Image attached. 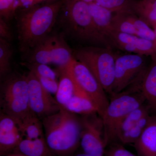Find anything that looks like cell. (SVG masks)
I'll list each match as a JSON object with an SVG mask.
<instances>
[{
  "label": "cell",
  "instance_id": "obj_1",
  "mask_svg": "<svg viewBox=\"0 0 156 156\" xmlns=\"http://www.w3.org/2000/svg\"><path fill=\"white\" fill-rule=\"evenodd\" d=\"M62 0L20 9L17 17L19 48L26 55L50 35L60 13Z\"/></svg>",
  "mask_w": 156,
  "mask_h": 156
},
{
  "label": "cell",
  "instance_id": "obj_2",
  "mask_svg": "<svg viewBox=\"0 0 156 156\" xmlns=\"http://www.w3.org/2000/svg\"><path fill=\"white\" fill-rule=\"evenodd\" d=\"M45 140L55 156H71L80 143V116L61 106L60 110L42 120Z\"/></svg>",
  "mask_w": 156,
  "mask_h": 156
},
{
  "label": "cell",
  "instance_id": "obj_3",
  "mask_svg": "<svg viewBox=\"0 0 156 156\" xmlns=\"http://www.w3.org/2000/svg\"><path fill=\"white\" fill-rule=\"evenodd\" d=\"M60 11L70 32L79 41L90 46L111 48L108 40L95 25L89 4L80 0L62 2Z\"/></svg>",
  "mask_w": 156,
  "mask_h": 156
},
{
  "label": "cell",
  "instance_id": "obj_4",
  "mask_svg": "<svg viewBox=\"0 0 156 156\" xmlns=\"http://www.w3.org/2000/svg\"><path fill=\"white\" fill-rule=\"evenodd\" d=\"M73 55L89 69L106 93L112 95L115 74V55L112 49L87 46L76 49Z\"/></svg>",
  "mask_w": 156,
  "mask_h": 156
},
{
  "label": "cell",
  "instance_id": "obj_5",
  "mask_svg": "<svg viewBox=\"0 0 156 156\" xmlns=\"http://www.w3.org/2000/svg\"><path fill=\"white\" fill-rule=\"evenodd\" d=\"M1 112L14 119L17 124L34 113L29 104L26 76L14 73L2 84L0 92Z\"/></svg>",
  "mask_w": 156,
  "mask_h": 156
},
{
  "label": "cell",
  "instance_id": "obj_6",
  "mask_svg": "<svg viewBox=\"0 0 156 156\" xmlns=\"http://www.w3.org/2000/svg\"><path fill=\"white\" fill-rule=\"evenodd\" d=\"M102 119L107 144L116 140L118 128L128 114L145 103L139 91L134 88L112 95Z\"/></svg>",
  "mask_w": 156,
  "mask_h": 156
},
{
  "label": "cell",
  "instance_id": "obj_7",
  "mask_svg": "<svg viewBox=\"0 0 156 156\" xmlns=\"http://www.w3.org/2000/svg\"><path fill=\"white\" fill-rule=\"evenodd\" d=\"M80 146L83 152L92 156H104L107 144L103 120L97 112L80 116Z\"/></svg>",
  "mask_w": 156,
  "mask_h": 156
},
{
  "label": "cell",
  "instance_id": "obj_8",
  "mask_svg": "<svg viewBox=\"0 0 156 156\" xmlns=\"http://www.w3.org/2000/svg\"><path fill=\"white\" fill-rule=\"evenodd\" d=\"M115 81L113 94L129 87L146 67V56L134 53H115Z\"/></svg>",
  "mask_w": 156,
  "mask_h": 156
},
{
  "label": "cell",
  "instance_id": "obj_9",
  "mask_svg": "<svg viewBox=\"0 0 156 156\" xmlns=\"http://www.w3.org/2000/svg\"><path fill=\"white\" fill-rule=\"evenodd\" d=\"M70 65L78 84L94 104L98 113L102 118L109 101L106 92L85 65L74 58Z\"/></svg>",
  "mask_w": 156,
  "mask_h": 156
},
{
  "label": "cell",
  "instance_id": "obj_10",
  "mask_svg": "<svg viewBox=\"0 0 156 156\" xmlns=\"http://www.w3.org/2000/svg\"><path fill=\"white\" fill-rule=\"evenodd\" d=\"M28 84L29 104L31 111L41 120L58 112L61 105L44 88L33 73L26 75Z\"/></svg>",
  "mask_w": 156,
  "mask_h": 156
},
{
  "label": "cell",
  "instance_id": "obj_11",
  "mask_svg": "<svg viewBox=\"0 0 156 156\" xmlns=\"http://www.w3.org/2000/svg\"><path fill=\"white\" fill-rule=\"evenodd\" d=\"M112 48L143 56L156 55V42L140 37L112 31L107 37Z\"/></svg>",
  "mask_w": 156,
  "mask_h": 156
},
{
  "label": "cell",
  "instance_id": "obj_12",
  "mask_svg": "<svg viewBox=\"0 0 156 156\" xmlns=\"http://www.w3.org/2000/svg\"><path fill=\"white\" fill-rule=\"evenodd\" d=\"M112 28L113 31L156 42L154 30L134 13H114Z\"/></svg>",
  "mask_w": 156,
  "mask_h": 156
},
{
  "label": "cell",
  "instance_id": "obj_13",
  "mask_svg": "<svg viewBox=\"0 0 156 156\" xmlns=\"http://www.w3.org/2000/svg\"><path fill=\"white\" fill-rule=\"evenodd\" d=\"M151 56L148 66L130 86L139 90L151 111L156 114V55Z\"/></svg>",
  "mask_w": 156,
  "mask_h": 156
},
{
  "label": "cell",
  "instance_id": "obj_14",
  "mask_svg": "<svg viewBox=\"0 0 156 156\" xmlns=\"http://www.w3.org/2000/svg\"><path fill=\"white\" fill-rule=\"evenodd\" d=\"M23 135L16 121L8 115L0 113V154L7 156L16 148Z\"/></svg>",
  "mask_w": 156,
  "mask_h": 156
},
{
  "label": "cell",
  "instance_id": "obj_15",
  "mask_svg": "<svg viewBox=\"0 0 156 156\" xmlns=\"http://www.w3.org/2000/svg\"><path fill=\"white\" fill-rule=\"evenodd\" d=\"M70 65L66 67L58 68L56 72L59 80L55 98L63 107L66 105L74 95H81L88 98L76 81Z\"/></svg>",
  "mask_w": 156,
  "mask_h": 156
},
{
  "label": "cell",
  "instance_id": "obj_16",
  "mask_svg": "<svg viewBox=\"0 0 156 156\" xmlns=\"http://www.w3.org/2000/svg\"><path fill=\"white\" fill-rule=\"evenodd\" d=\"M134 145L139 156H156V114L151 115L144 131Z\"/></svg>",
  "mask_w": 156,
  "mask_h": 156
},
{
  "label": "cell",
  "instance_id": "obj_17",
  "mask_svg": "<svg viewBox=\"0 0 156 156\" xmlns=\"http://www.w3.org/2000/svg\"><path fill=\"white\" fill-rule=\"evenodd\" d=\"M50 56L52 64L58 68L64 67L70 64L73 55L63 37L61 35H51Z\"/></svg>",
  "mask_w": 156,
  "mask_h": 156
},
{
  "label": "cell",
  "instance_id": "obj_18",
  "mask_svg": "<svg viewBox=\"0 0 156 156\" xmlns=\"http://www.w3.org/2000/svg\"><path fill=\"white\" fill-rule=\"evenodd\" d=\"M89 8L91 17L96 27L107 39L109 34L113 31L112 20L114 13L95 2L89 3Z\"/></svg>",
  "mask_w": 156,
  "mask_h": 156
},
{
  "label": "cell",
  "instance_id": "obj_19",
  "mask_svg": "<svg viewBox=\"0 0 156 156\" xmlns=\"http://www.w3.org/2000/svg\"><path fill=\"white\" fill-rule=\"evenodd\" d=\"M13 152L27 156H55L48 147L44 136L34 140L23 138Z\"/></svg>",
  "mask_w": 156,
  "mask_h": 156
},
{
  "label": "cell",
  "instance_id": "obj_20",
  "mask_svg": "<svg viewBox=\"0 0 156 156\" xmlns=\"http://www.w3.org/2000/svg\"><path fill=\"white\" fill-rule=\"evenodd\" d=\"M23 136L34 140L44 136L41 120L34 113L31 114L18 124Z\"/></svg>",
  "mask_w": 156,
  "mask_h": 156
},
{
  "label": "cell",
  "instance_id": "obj_21",
  "mask_svg": "<svg viewBox=\"0 0 156 156\" xmlns=\"http://www.w3.org/2000/svg\"><path fill=\"white\" fill-rule=\"evenodd\" d=\"M134 11L153 29L156 28V0L136 1Z\"/></svg>",
  "mask_w": 156,
  "mask_h": 156
},
{
  "label": "cell",
  "instance_id": "obj_22",
  "mask_svg": "<svg viewBox=\"0 0 156 156\" xmlns=\"http://www.w3.org/2000/svg\"><path fill=\"white\" fill-rule=\"evenodd\" d=\"M65 108L73 113L80 115L97 112V109L89 98L74 95Z\"/></svg>",
  "mask_w": 156,
  "mask_h": 156
},
{
  "label": "cell",
  "instance_id": "obj_23",
  "mask_svg": "<svg viewBox=\"0 0 156 156\" xmlns=\"http://www.w3.org/2000/svg\"><path fill=\"white\" fill-rule=\"evenodd\" d=\"M151 112L147 105L144 103L128 114L119 126L117 132L116 140L130 130L144 116Z\"/></svg>",
  "mask_w": 156,
  "mask_h": 156
},
{
  "label": "cell",
  "instance_id": "obj_24",
  "mask_svg": "<svg viewBox=\"0 0 156 156\" xmlns=\"http://www.w3.org/2000/svg\"><path fill=\"white\" fill-rule=\"evenodd\" d=\"M151 115L150 112L144 116L130 130L120 136L118 140L123 144H134L144 131Z\"/></svg>",
  "mask_w": 156,
  "mask_h": 156
},
{
  "label": "cell",
  "instance_id": "obj_25",
  "mask_svg": "<svg viewBox=\"0 0 156 156\" xmlns=\"http://www.w3.org/2000/svg\"><path fill=\"white\" fill-rule=\"evenodd\" d=\"M136 1V0H95L94 2L113 13H134V7Z\"/></svg>",
  "mask_w": 156,
  "mask_h": 156
},
{
  "label": "cell",
  "instance_id": "obj_26",
  "mask_svg": "<svg viewBox=\"0 0 156 156\" xmlns=\"http://www.w3.org/2000/svg\"><path fill=\"white\" fill-rule=\"evenodd\" d=\"M13 51L9 41L0 38V76L7 75L11 69Z\"/></svg>",
  "mask_w": 156,
  "mask_h": 156
},
{
  "label": "cell",
  "instance_id": "obj_27",
  "mask_svg": "<svg viewBox=\"0 0 156 156\" xmlns=\"http://www.w3.org/2000/svg\"><path fill=\"white\" fill-rule=\"evenodd\" d=\"M23 64L29 70V71L33 73L36 76L57 80L58 74L56 72L54 71L49 67L48 65L27 62H25Z\"/></svg>",
  "mask_w": 156,
  "mask_h": 156
},
{
  "label": "cell",
  "instance_id": "obj_28",
  "mask_svg": "<svg viewBox=\"0 0 156 156\" xmlns=\"http://www.w3.org/2000/svg\"><path fill=\"white\" fill-rule=\"evenodd\" d=\"M19 0H0V17L7 21L16 15L19 9Z\"/></svg>",
  "mask_w": 156,
  "mask_h": 156
},
{
  "label": "cell",
  "instance_id": "obj_29",
  "mask_svg": "<svg viewBox=\"0 0 156 156\" xmlns=\"http://www.w3.org/2000/svg\"><path fill=\"white\" fill-rule=\"evenodd\" d=\"M36 77L41 84L42 87L48 92L51 95H56L58 89V82L57 80H52L48 78L38 76H36Z\"/></svg>",
  "mask_w": 156,
  "mask_h": 156
},
{
  "label": "cell",
  "instance_id": "obj_30",
  "mask_svg": "<svg viewBox=\"0 0 156 156\" xmlns=\"http://www.w3.org/2000/svg\"><path fill=\"white\" fill-rule=\"evenodd\" d=\"M106 156H136L129 151L121 144H117L112 146L105 151Z\"/></svg>",
  "mask_w": 156,
  "mask_h": 156
},
{
  "label": "cell",
  "instance_id": "obj_31",
  "mask_svg": "<svg viewBox=\"0 0 156 156\" xmlns=\"http://www.w3.org/2000/svg\"><path fill=\"white\" fill-rule=\"evenodd\" d=\"M58 1L59 0H19V9L18 10L48 5L56 2Z\"/></svg>",
  "mask_w": 156,
  "mask_h": 156
},
{
  "label": "cell",
  "instance_id": "obj_32",
  "mask_svg": "<svg viewBox=\"0 0 156 156\" xmlns=\"http://www.w3.org/2000/svg\"><path fill=\"white\" fill-rule=\"evenodd\" d=\"M8 21L0 17V38L10 41L12 39V34Z\"/></svg>",
  "mask_w": 156,
  "mask_h": 156
},
{
  "label": "cell",
  "instance_id": "obj_33",
  "mask_svg": "<svg viewBox=\"0 0 156 156\" xmlns=\"http://www.w3.org/2000/svg\"><path fill=\"white\" fill-rule=\"evenodd\" d=\"M62 1L63 2H73V1H80V0H62ZM80 1H82L88 4H89V3L93 2L95 0H80Z\"/></svg>",
  "mask_w": 156,
  "mask_h": 156
},
{
  "label": "cell",
  "instance_id": "obj_34",
  "mask_svg": "<svg viewBox=\"0 0 156 156\" xmlns=\"http://www.w3.org/2000/svg\"><path fill=\"white\" fill-rule=\"evenodd\" d=\"M7 156H27L23 154L20 153L19 152H13L9 154Z\"/></svg>",
  "mask_w": 156,
  "mask_h": 156
},
{
  "label": "cell",
  "instance_id": "obj_35",
  "mask_svg": "<svg viewBox=\"0 0 156 156\" xmlns=\"http://www.w3.org/2000/svg\"><path fill=\"white\" fill-rule=\"evenodd\" d=\"M71 156H92L88 154L85 153L83 152L81 153H78L74 154L73 155Z\"/></svg>",
  "mask_w": 156,
  "mask_h": 156
},
{
  "label": "cell",
  "instance_id": "obj_36",
  "mask_svg": "<svg viewBox=\"0 0 156 156\" xmlns=\"http://www.w3.org/2000/svg\"><path fill=\"white\" fill-rule=\"evenodd\" d=\"M154 31L155 34L156 39V28H155L154 29Z\"/></svg>",
  "mask_w": 156,
  "mask_h": 156
}]
</instances>
